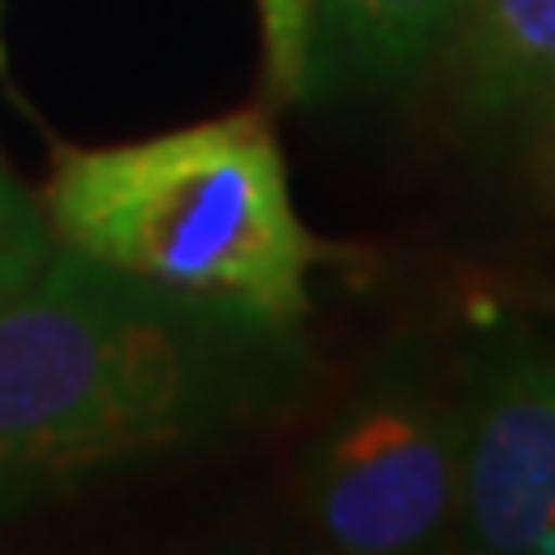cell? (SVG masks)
Masks as SVG:
<instances>
[{
	"mask_svg": "<svg viewBox=\"0 0 555 555\" xmlns=\"http://www.w3.org/2000/svg\"><path fill=\"white\" fill-rule=\"evenodd\" d=\"M473 551L555 555V343L505 324L463 375V509Z\"/></svg>",
	"mask_w": 555,
	"mask_h": 555,
	"instance_id": "4",
	"label": "cell"
},
{
	"mask_svg": "<svg viewBox=\"0 0 555 555\" xmlns=\"http://www.w3.org/2000/svg\"><path fill=\"white\" fill-rule=\"evenodd\" d=\"M38 204L56 246L139 283L278 324L310 315L324 246L297 214L264 112H228L130 144L56 149Z\"/></svg>",
	"mask_w": 555,
	"mask_h": 555,
	"instance_id": "2",
	"label": "cell"
},
{
	"mask_svg": "<svg viewBox=\"0 0 555 555\" xmlns=\"http://www.w3.org/2000/svg\"><path fill=\"white\" fill-rule=\"evenodd\" d=\"M306 379L301 324L56 246L0 297V518L232 444L283 416Z\"/></svg>",
	"mask_w": 555,
	"mask_h": 555,
	"instance_id": "1",
	"label": "cell"
},
{
	"mask_svg": "<svg viewBox=\"0 0 555 555\" xmlns=\"http://www.w3.org/2000/svg\"><path fill=\"white\" fill-rule=\"evenodd\" d=\"M51 250L56 241H51L38 195L0 158V297L20 287Z\"/></svg>",
	"mask_w": 555,
	"mask_h": 555,
	"instance_id": "7",
	"label": "cell"
},
{
	"mask_svg": "<svg viewBox=\"0 0 555 555\" xmlns=\"http://www.w3.org/2000/svg\"><path fill=\"white\" fill-rule=\"evenodd\" d=\"M301 509L328 546L408 555L459 537L463 379L426 343L375 357L301 459Z\"/></svg>",
	"mask_w": 555,
	"mask_h": 555,
	"instance_id": "3",
	"label": "cell"
},
{
	"mask_svg": "<svg viewBox=\"0 0 555 555\" xmlns=\"http://www.w3.org/2000/svg\"><path fill=\"white\" fill-rule=\"evenodd\" d=\"M310 5L315 0H255L264 38V79L273 98H301L310 61Z\"/></svg>",
	"mask_w": 555,
	"mask_h": 555,
	"instance_id": "8",
	"label": "cell"
},
{
	"mask_svg": "<svg viewBox=\"0 0 555 555\" xmlns=\"http://www.w3.org/2000/svg\"><path fill=\"white\" fill-rule=\"evenodd\" d=\"M440 56L473 112L542 107L555 98V0H463Z\"/></svg>",
	"mask_w": 555,
	"mask_h": 555,
	"instance_id": "6",
	"label": "cell"
},
{
	"mask_svg": "<svg viewBox=\"0 0 555 555\" xmlns=\"http://www.w3.org/2000/svg\"><path fill=\"white\" fill-rule=\"evenodd\" d=\"M463 0H315L301 98L389 89L444 51Z\"/></svg>",
	"mask_w": 555,
	"mask_h": 555,
	"instance_id": "5",
	"label": "cell"
},
{
	"mask_svg": "<svg viewBox=\"0 0 555 555\" xmlns=\"http://www.w3.org/2000/svg\"><path fill=\"white\" fill-rule=\"evenodd\" d=\"M546 310H551V315H555V292H551V297H546Z\"/></svg>",
	"mask_w": 555,
	"mask_h": 555,
	"instance_id": "9",
	"label": "cell"
}]
</instances>
